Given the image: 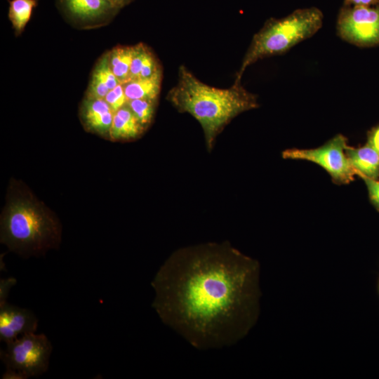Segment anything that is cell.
<instances>
[{
    "mask_svg": "<svg viewBox=\"0 0 379 379\" xmlns=\"http://www.w3.org/2000/svg\"><path fill=\"white\" fill-rule=\"evenodd\" d=\"M166 98L178 112L190 114L199 123L208 152L234 118L258 107L257 95L244 88L241 82H234L227 88L211 86L185 65L179 67L177 83Z\"/></svg>",
    "mask_w": 379,
    "mask_h": 379,
    "instance_id": "1",
    "label": "cell"
},
{
    "mask_svg": "<svg viewBox=\"0 0 379 379\" xmlns=\"http://www.w3.org/2000/svg\"><path fill=\"white\" fill-rule=\"evenodd\" d=\"M60 226L42 204L27 194L10 197L1 218V242L27 258L59 245Z\"/></svg>",
    "mask_w": 379,
    "mask_h": 379,
    "instance_id": "2",
    "label": "cell"
},
{
    "mask_svg": "<svg viewBox=\"0 0 379 379\" xmlns=\"http://www.w3.org/2000/svg\"><path fill=\"white\" fill-rule=\"evenodd\" d=\"M324 15L316 7L299 8L281 18H270L253 36L235 77L241 82L248 67L267 57L286 53L321 27Z\"/></svg>",
    "mask_w": 379,
    "mask_h": 379,
    "instance_id": "3",
    "label": "cell"
},
{
    "mask_svg": "<svg viewBox=\"0 0 379 379\" xmlns=\"http://www.w3.org/2000/svg\"><path fill=\"white\" fill-rule=\"evenodd\" d=\"M52 345L43 333H27L6 343L0 352L6 368L22 374L25 378L43 374L48 368Z\"/></svg>",
    "mask_w": 379,
    "mask_h": 379,
    "instance_id": "4",
    "label": "cell"
},
{
    "mask_svg": "<svg viewBox=\"0 0 379 379\" xmlns=\"http://www.w3.org/2000/svg\"><path fill=\"white\" fill-rule=\"evenodd\" d=\"M348 146L347 138L338 134L317 148L286 149L282 157L314 163L324 168L336 184H348L357 175L346 152Z\"/></svg>",
    "mask_w": 379,
    "mask_h": 379,
    "instance_id": "5",
    "label": "cell"
},
{
    "mask_svg": "<svg viewBox=\"0 0 379 379\" xmlns=\"http://www.w3.org/2000/svg\"><path fill=\"white\" fill-rule=\"evenodd\" d=\"M339 36L360 47L379 44V4L371 6H343L336 24Z\"/></svg>",
    "mask_w": 379,
    "mask_h": 379,
    "instance_id": "6",
    "label": "cell"
},
{
    "mask_svg": "<svg viewBox=\"0 0 379 379\" xmlns=\"http://www.w3.org/2000/svg\"><path fill=\"white\" fill-rule=\"evenodd\" d=\"M38 319L29 310L7 302L0 305V340L6 343L19 335L36 332Z\"/></svg>",
    "mask_w": 379,
    "mask_h": 379,
    "instance_id": "7",
    "label": "cell"
},
{
    "mask_svg": "<svg viewBox=\"0 0 379 379\" xmlns=\"http://www.w3.org/2000/svg\"><path fill=\"white\" fill-rule=\"evenodd\" d=\"M60 2L69 16L83 22L103 20L117 11L109 0H60Z\"/></svg>",
    "mask_w": 379,
    "mask_h": 379,
    "instance_id": "8",
    "label": "cell"
},
{
    "mask_svg": "<svg viewBox=\"0 0 379 379\" xmlns=\"http://www.w3.org/2000/svg\"><path fill=\"white\" fill-rule=\"evenodd\" d=\"M114 113L105 99L86 98L81 107V118L85 126L102 135H109Z\"/></svg>",
    "mask_w": 379,
    "mask_h": 379,
    "instance_id": "9",
    "label": "cell"
},
{
    "mask_svg": "<svg viewBox=\"0 0 379 379\" xmlns=\"http://www.w3.org/2000/svg\"><path fill=\"white\" fill-rule=\"evenodd\" d=\"M120 81L109 66L108 54L99 60L92 74L86 93V98L104 99L107 93L118 85Z\"/></svg>",
    "mask_w": 379,
    "mask_h": 379,
    "instance_id": "10",
    "label": "cell"
},
{
    "mask_svg": "<svg viewBox=\"0 0 379 379\" xmlns=\"http://www.w3.org/2000/svg\"><path fill=\"white\" fill-rule=\"evenodd\" d=\"M145 128L126 104L114 113L109 136L112 140H132L138 138Z\"/></svg>",
    "mask_w": 379,
    "mask_h": 379,
    "instance_id": "11",
    "label": "cell"
},
{
    "mask_svg": "<svg viewBox=\"0 0 379 379\" xmlns=\"http://www.w3.org/2000/svg\"><path fill=\"white\" fill-rule=\"evenodd\" d=\"M346 152L357 175L377 179L379 176V153L369 145L360 147L348 146Z\"/></svg>",
    "mask_w": 379,
    "mask_h": 379,
    "instance_id": "12",
    "label": "cell"
},
{
    "mask_svg": "<svg viewBox=\"0 0 379 379\" xmlns=\"http://www.w3.org/2000/svg\"><path fill=\"white\" fill-rule=\"evenodd\" d=\"M161 76L160 72L149 78L136 79L122 84L127 101L135 99L157 100L161 91Z\"/></svg>",
    "mask_w": 379,
    "mask_h": 379,
    "instance_id": "13",
    "label": "cell"
},
{
    "mask_svg": "<svg viewBox=\"0 0 379 379\" xmlns=\"http://www.w3.org/2000/svg\"><path fill=\"white\" fill-rule=\"evenodd\" d=\"M108 60L112 71L121 84L128 79L133 46H120L113 48L108 53Z\"/></svg>",
    "mask_w": 379,
    "mask_h": 379,
    "instance_id": "14",
    "label": "cell"
},
{
    "mask_svg": "<svg viewBox=\"0 0 379 379\" xmlns=\"http://www.w3.org/2000/svg\"><path fill=\"white\" fill-rule=\"evenodd\" d=\"M37 4L38 0L9 1L8 18L18 34L24 30Z\"/></svg>",
    "mask_w": 379,
    "mask_h": 379,
    "instance_id": "15",
    "label": "cell"
},
{
    "mask_svg": "<svg viewBox=\"0 0 379 379\" xmlns=\"http://www.w3.org/2000/svg\"><path fill=\"white\" fill-rule=\"evenodd\" d=\"M126 105L139 123L146 128L153 119L157 100L149 99L129 100Z\"/></svg>",
    "mask_w": 379,
    "mask_h": 379,
    "instance_id": "16",
    "label": "cell"
},
{
    "mask_svg": "<svg viewBox=\"0 0 379 379\" xmlns=\"http://www.w3.org/2000/svg\"><path fill=\"white\" fill-rule=\"evenodd\" d=\"M114 112L124 106L127 102L122 84L110 90L104 98Z\"/></svg>",
    "mask_w": 379,
    "mask_h": 379,
    "instance_id": "17",
    "label": "cell"
},
{
    "mask_svg": "<svg viewBox=\"0 0 379 379\" xmlns=\"http://www.w3.org/2000/svg\"><path fill=\"white\" fill-rule=\"evenodd\" d=\"M368 189L370 199L379 209V180L365 176H361Z\"/></svg>",
    "mask_w": 379,
    "mask_h": 379,
    "instance_id": "18",
    "label": "cell"
},
{
    "mask_svg": "<svg viewBox=\"0 0 379 379\" xmlns=\"http://www.w3.org/2000/svg\"><path fill=\"white\" fill-rule=\"evenodd\" d=\"M16 283L15 278H8L6 279H1L0 281V305L6 303V300L8 295V292L11 286Z\"/></svg>",
    "mask_w": 379,
    "mask_h": 379,
    "instance_id": "19",
    "label": "cell"
},
{
    "mask_svg": "<svg viewBox=\"0 0 379 379\" xmlns=\"http://www.w3.org/2000/svg\"><path fill=\"white\" fill-rule=\"evenodd\" d=\"M379 4V0H344V5L349 6H371Z\"/></svg>",
    "mask_w": 379,
    "mask_h": 379,
    "instance_id": "20",
    "label": "cell"
},
{
    "mask_svg": "<svg viewBox=\"0 0 379 379\" xmlns=\"http://www.w3.org/2000/svg\"><path fill=\"white\" fill-rule=\"evenodd\" d=\"M367 144L379 153V126L370 133Z\"/></svg>",
    "mask_w": 379,
    "mask_h": 379,
    "instance_id": "21",
    "label": "cell"
},
{
    "mask_svg": "<svg viewBox=\"0 0 379 379\" xmlns=\"http://www.w3.org/2000/svg\"><path fill=\"white\" fill-rule=\"evenodd\" d=\"M113 6L117 9L119 10L125 6L128 5L130 2H131L133 0H109Z\"/></svg>",
    "mask_w": 379,
    "mask_h": 379,
    "instance_id": "22",
    "label": "cell"
},
{
    "mask_svg": "<svg viewBox=\"0 0 379 379\" xmlns=\"http://www.w3.org/2000/svg\"><path fill=\"white\" fill-rule=\"evenodd\" d=\"M378 290H379V281H378Z\"/></svg>",
    "mask_w": 379,
    "mask_h": 379,
    "instance_id": "23",
    "label": "cell"
}]
</instances>
